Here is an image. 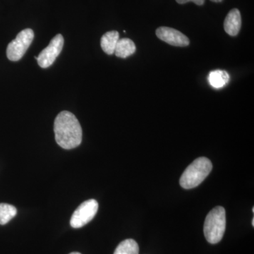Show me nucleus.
I'll return each mask as SVG.
<instances>
[{
    "mask_svg": "<svg viewBox=\"0 0 254 254\" xmlns=\"http://www.w3.org/2000/svg\"><path fill=\"white\" fill-rule=\"evenodd\" d=\"M54 131L57 143L64 149L76 148L82 141V128L74 115L63 111L55 120Z\"/></svg>",
    "mask_w": 254,
    "mask_h": 254,
    "instance_id": "1",
    "label": "nucleus"
},
{
    "mask_svg": "<svg viewBox=\"0 0 254 254\" xmlns=\"http://www.w3.org/2000/svg\"><path fill=\"white\" fill-rule=\"evenodd\" d=\"M212 169L213 165L209 159L205 157L195 159L182 174L180 177V185L185 190L198 187L208 176Z\"/></svg>",
    "mask_w": 254,
    "mask_h": 254,
    "instance_id": "2",
    "label": "nucleus"
},
{
    "mask_svg": "<svg viewBox=\"0 0 254 254\" xmlns=\"http://www.w3.org/2000/svg\"><path fill=\"white\" fill-rule=\"evenodd\" d=\"M226 228V213L225 208L217 206L212 209L205 218L204 235L209 243L218 244L221 241Z\"/></svg>",
    "mask_w": 254,
    "mask_h": 254,
    "instance_id": "3",
    "label": "nucleus"
},
{
    "mask_svg": "<svg viewBox=\"0 0 254 254\" xmlns=\"http://www.w3.org/2000/svg\"><path fill=\"white\" fill-rule=\"evenodd\" d=\"M34 32L31 28H26L18 33L14 41L8 45L6 56L11 61H18L23 58L33 41Z\"/></svg>",
    "mask_w": 254,
    "mask_h": 254,
    "instance_id": "4",
    "label": "nucleus"
},
{
    "mask_svg": "<svg viewBox=\"0 0 254 254\" xmlns=\"http://www.w3.org/2000/svg\"><path fill=\"white\" fill-rule=\"evenodd\" d=\"M98 210V203L96 200H86L73 212L70 225L73 228H81L94 218Z\"/></svg>",
    "mask_w": 254,
    "mask_h": 254,
    "instance_id": "5",
    "label": "nucleus"
},
{
    "mask_svg": "<svg viewBox=\"0 0 254 254\" xmlns=\"http://www.w3.org/2000/svg\"><path fill=\"white\" fill-rule=\"evenodd\" d=\"M64 43V41L61 34L55 36L51 40L48 46L40 53L38 57H35L38 61V65L43 68H48L51 66L63 50Z\"/></svg>",
    "mask_w": 254,
    "mask_h": 254,
    "instance_id": "6",
    "label": "nucleus"
},
{
    "mask_svg": "<svg viewBox=\"0 0 254 254\" xmlns=\"http://www.w3.org/2000/svg\"><path fill=\"white\" fill-rule=\"evenodd\" d=\"M156 36L170 46L176 47H186L190 45V39L181 32L175 28L170 27H160L156 30Z\"/></svg>",
    "mask_w": 254,
    "mask_h": 254,
    "instance_id": "7",
    "label": "nucleus"
},
{
    "mask_svg": "<svg viewBox=\"0 0 254 254\" xmlns=\"http://www.w3.org/2000/svg\"><path fill=\"white\" fill-rule=\"evenodd\" d=\"M242 26V17L239 9H232L227 14L224 22V28L227 34L231 36H236Z\"/></svg>",
    "mask_w": 254,
    "mask_h": 254,
    "instance_id": "8",
    "label": "nucleus"
},
{
    "mask_svg": "<svg viewBox=\"0 0 254 254\" xmlns=\"http://www.w3.org/2000/svg\"><path fill=\"white\" fill-rule=\"evenodd\" d=\"M119 39H120V34L118 31H112L105 33L100 41V45L103 52L109 55H113Z\"/></svg>",
    "mask_w": 254,
    "mask_h": 254,
    "instance_id": "9",
    "label": "nucleus"
},
{
    "mask_svg": "<svg viewBox=\"0 0 254 254\" xmlns=\"http://www.w3.org/2000/svg\"><path fill=\"white\" fill-rule=\"evenodd\" d=\"M134 43L128 38L119 39L115 48V54L120 58H127L136 52Z\"/></svg>",
    "mask_w": 254,
    "mask_h": 254,
    "instance_id": "10",
    "label": "nucleus"
},
{
    "mask_svg": "<svg viewBox=\"0 0 254 254\" xmlns=\"http://www.w3.org/2000/svg\"><path fill=\"white\" fill-rule=\"evenodd\" d=\"M208 80L214 88H220L225 86L230 81V75L223 70H215L210 73Z\"/></svg>",
    "mask_w": 254,
    "mask_h": 254,
    "instance_id": "11",
    "label": "nucleus"
},
{
    "mask_svg": "<svg viewBox=\"0 0 254 254\" xmlns=\"http://www.w3.org/2000/svg\"><path fill=\"white\" fill-rule=\"evenodd\" d=\"M139 247L136 241L132 239L124 240L117 247L114 254H138Z\"/></svg>",
    "mask_w": 254,
    "mask_h": 254,
    "instance_id": "12",
    "label": "nucleus"
},
{
    "mask_svg": "<svg viewBox=\"0 0 254 254\" xmlns=\"http://www.w3.org/2000/svg\"><path fill=\"white\" fill-rule=\"evenodd\" d=\"M16 213L17 210L14 205L8 203H0V225H6L16 216Z\"/></svg>",
    "mask_w": 254,
    "mask_h": 254,
    "instance_id": "13",
    "label": "nucleus"
},
{
    "mask_svg": "<svg viewBox=\"0 0 254 254\" xmlns=\"http://www.w3.org/2000/svg\"><path fill=\"white\" fill-rule=\"evenodd\" d=\"M176 1L180 4H186L187 2L192 1V2L195 3V4L198 5V6H201V5L204 4L205 0H176Z\"/></svg>",
    "mask_w": 254,
    "mask_h": 254,
    "instance_id": "14",
    "label": "nucleus"
},
{
    "mask_svg": "<svg viewBox=\"0 0 254 254\" xmlns=\"http://www.w3.org/2000/svg\"><path fill=\"white\" fill-rule=\"evenodd\" d=\"M210 1H213V2L218 3V2H221L222 0H210Z\"/></svg>",
    "mask_w": 254,
    "mask_h": 254,
    "instance_id": "15",
    "label": "nucleus"
},
{
    "mask_svg": "<svg viewBox=\"0 0 254 254\" xmlns=\"http://www.w3.org/2000/svg\"><path fill=\"white\" fill-rule=\"evenodd\" d=\"M69 254H81L78 253V252H72V253H71Z\"/></svg>",
    "mask_w": 254,
    "mask_h": 254,
    "instance_id": "16",
    "label": "nucleus"
},
{
    "mask_svg": "<svg viewBox=\"0 0 254 254\" xmlns=\"http://www.w3.org/2000/svg\"><path fill=\"white\" fill-rule=\"evenodd\" d=\"M252 225L254 227V218L252 219Z\"/></svg>",
    "mask_w": 254,
    "mask_h": 254,
    "instance_id": "17",
    "label": "nucleus"
},
{
    "mask_svg": "<svg viewBox=\"0 0 254 254\" xmlns=\"http://www.w3.org/2000/svg\"><path fill=\"white\" fill-rule=\"evenodd\" d=\"M252 211H253V213H254V208H253V209H252Z\"/></svg>",
    "mask_w": 254,
    "mask_h": 254,
    "instance_id": "18",
    "label": "nucleus"
}]
</instances>
